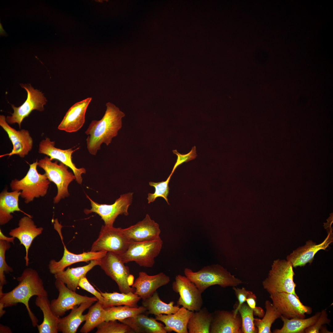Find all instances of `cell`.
I'll list each match as a JSON object with an SVG mask.
<instances>
[{
    "label": "cell",
    "instance_id": "cell-36",
    "mask_svg": "<svg viewBox=\"0 0 333 333\" xmlns=\"http://www.w3.org/2000/svg\"><path fill=\"white\" fill-rule=\"evenodd\" d=\"M266 311L262 319H254V323L257 329L258 333H271L272 324L282 315L269 300L265 302Z\"/></svg>",
    "mask_w": 333,
    "mask_h": 333
},
{
    "label": "cell",
    "instance_id": "cell-24",
    "mask_svg": "<svg viewBox=\"0 0 333 333\" xmlns=\"http://www.w3.org/2000/svg\"><path fill=\"white\" fill-rule=\"evenodd\" d=\"M193 312L182 306L175 313L161 314L155 316V319L165 324L164 328L167 333L173 331L177 333H188L187 323Z\"/></svg>",
    "mask_w": 333,
    "mask_h": 333
},
{
    "label": "cell",
    "instance_id": "cell-6",
    "mask_svg": "<svg viewBox=\"0 0 333 333\" xmlns=\"http://www.w3.org/2000/svg\"><path fill=\"white\" fill-rule=\"evenodd\" d=\"M38 166L44 171L49 181L57 186V193L53 198V203L57 204L62 199L68 197V186L75 179L74 173L68 170L69 167L61 162L58 164L57 160L52 162L47 156L38 161Z\"/></svg>",
    "mask_w": 333,
    "mask_h": 333
},
{
    "label": "cell",
    "instance_id": "cell-42",
    "mask_svg": "<svg viewBox=\"0 0 333 333\" xmlns=\"http://www.w3.org/2000/svg\"><path fill=\"white\" fill-rule=\"evenodd\" d=\"M78 286L93 295L101 303L103 304L105 302V298L102 295L100 292L97 290L90 284L86 277L82 278L79 282Z\"/></svg>",
    "mask_w": 333,
    "mask_h": 333
},
{
    "label": "cell",
    "instance_id": "cell-28",
    "mask_svg": "<svg viewBox=\"0 0 333 333\" xmlns=\"http://www.w3.org/2000/svg\"><path fill=\"white\" fill-rule=\"evenodd\" d=\"M21 191L18 190L7 191L6 189L0 194V224L4 225L13 218L11 214L15 211H20L27 216L32 217L21 210L18 206L19 197Z\"/></svg>",
    "mask_w": 333,
    "mask_h": 333
},
{
    "label": "cell",
    "instance_id": "cell-15",
    "mask_svg": "<svg viewBox=\"0 0 333 333\" xmlns=\"http://www.w3.org/2000/svg\"><path fill=\"white\" fill-rule=\"evenodd\" d=\"M55 145L54 141H51L49 138L46 137L40 142L38 152L49 156L52 161L54 159L59 161L70 168L75 176L76 181L81 184L82 181L81 175L86 173V170L83 167L77 168L72 161V153L79 148L74 150L72 148L64 150L57 148Z\"/></svg>",
    "mask_w": 333,
    "mask_h": 333
},
{
    "label": "cell",
    "instance_id": "cell-14",
    "mask_svg": "<svg viewBox=\"0 0 333 333\" xmlns=\"http://www.w3.org/2000/svg\"><path fill=\"white\" fill-rule=\"evenodd\" d=\"M272 303L282 316L289 319H304L306 314H310L312 308L304 305L298 297L286 292L277 293L270 294Z\"/></svg>",
    "mask_w": 333,
    "mask_h": 333
},
{
    "label": "cell",
    "instance_id": "cell-20",
    "mask_svg": "<svg viewBox=\"0 0 333 333\" xmlns=\"http://www.w3.org/2000/svg\"><path fill=\"white\" fill-rule=\"evenodd\" d=\"M170 281V277L163 272L150 275L145 272L141 271L131 286L135 289L134 293L143 301L152 295L158 288L169 283Z\"/></svg>",
    "mask_w": 333,
    "mask_h": 333
},
{
    "label": "cell",
    "instance_id": "cell-3",
    "mask_svg": "<svg viewBox=\"0 0 333 333\" xmlns=\"http://www.w3.org/2000/svg\"><path fill=\"white\" fill-rule=\"evenodd\" d=\"M184 273L202 293L212 286L218 285L226 288L236 286L243 283L226 269L217 264L204 266L197 272L186 268Z\"/></svg>",
    "mask_w": 333,
    "mask_h": 333
},
{
    "label": "cell",
    "instance_id": "cell-33",
    "mask_svg": "<svg viewBox=\"0 0 333 333\" xmlns=\"http://www.w3.org/2000/svg\"><path fill=\"white\" fill-rule=\"evenodd\" d=\"M100 292L105 298V302L103 304L104 308L121 305L137 307H138V303L141 299L140 297L132 292L127 294L115 292L108 293L100 291Z\"/></svg>",
    "mask_w": 333,
    "mask_h": 333
},
{
    "label": "cell",
    "instance_id": "cell-16",
    "mask_svg": "<svg viewBox=\"0 0 333 333\" xmlns=\"http://www.w3.org/2000/svg\"><path fill=\"white\" fill-rule=\"evenodd\" d=\"M121 230L130 243L153 240L160 237L158 224L151 219L148 214L142 220L127 228H121Z\"/></svg>",
    "mask_w": 333,
    "mask_h": 333
},
{
    "label": "cell",
    "instance_id": "cell-44",
    "mask_svg": "<svg viewBox=\"0 0 333 333\" xmlns=\"http://www.w3.org/2000/svg\"><path fill=\"white\" fill-rule=\"evenodd\" d=\"M232 289L234 291L238 301V304L237 306L233 310L235 313L237 314L238 313V310L240 306L246 302L249 291L246 290L244 287L240 288L236 286H234L232 287Z\"/></svg>",
    "mask_w": 333,
    "mask_h": 333
},
{
    "label": "cell",
    "instance_id": "cell-49",
    "mask_svg": "<svg viewBox=\"0 0 333 333\" xmlns=\"http://www.w3.org/2000/svg\"><path fill=\"white\" fill-rule=\"evenodd\" d=\"M0 37L2 36H7L8 35L3 28L2 23H0Z\"/></svg>",
    "mask_w": 333,
    "mask_h": 333
},
{
    "label": "cell",
    "instance_id": "cell-1",
    "mask_svg": "<svg viewBox=\"0 0 333 333\" xmlns=\"http://www.w3.org/2000/svg\"><path fill=\"white\" fill-rule=\"evenodd\" d=\"M17 280L18 284L11 291L4 293L3 286L0 285V305L5 307L23 304L26 307L33 327L38 324V320L30 308L29 302L33 296H48L43 283L38 272L32 268L24 269Z\"/></svg>",
    "mask_w": 333,
    "mask_h": 333
},
{
    "label": "cell",
    "instance_id": "cell-18",
    "mask_svg": "<svg viewBox=\"0 0 333 333\" xmlns=\"http://www.w3.org/2000/svg\"><path fill=\"white\" fill-rule=\"evenodd\" d=\"M333 241L332 230L331 229L329 231L327 236L322 242L316 244L312 240H309L305 245L298 248L288 255L286 260L294 267L304 266L307 263L311 264L316 253L320 250H325Z\"/></svg>",
    "mask_w": 333,
    "mask_h": 333
},
{
    "label": "cell",
    "instance_id": "cell-30",
    "mask_svg": "<svg viewBox=\"0 0 333 333\" xmlns=\"http://www.w3.org/2000/svg\"><path fill=\"white\" fill-rule=\"evenodd\" d=\"M321 312H317L313 316L306 319L294 318L289 319L281 316L283 325L280 329H274L273 333H303L305 330L313 325L317 321Z\"/></svg>",
    "mask_w": 333,
    "mask_h": 333
},
{
    "label": "cell",
    "instance_id": "cell-27",
    "mask_svg": "<svg viewBox=\"0 0 333 333\" xmlns=\"http://www.w3.org/2000/svg\"><path fill=\"white\" fill-rule=\"evenodd\" d=\"M99 259L91 261L88 265L81 267L70 268L55 274L56 279L63 282L70 289L76 291L80 280L86 277L87 273L95 266L99 265Z\"/></svg>",
    "mask_w": 333,
    "mask_h": 333
},
{
    "label": "cell",
    "instance_id": "cell-21",
    "mask_svg": "<svg viewBox=\"0 0 333 333\" xmlns=\"http://www.w3.org/2000/svg\"><path fill=\"white\" fill-rule=\"evenodd\" d=\"M32 218L27 215L23 217L18 221V227L11 229L9 233L11 236L18 238L20 244L24 246L26 253L24 259L27 266L29 264V249L34 239L43 230L42 227H37Z\"/></svg>",
    "mask_w": 333,
    "mask_h": 333
},
{
    "label": "cell",
    "instance_id": "cell-13",
    "mask_svg": "<svg viewBox=\"0 0 333 333\" xmlns=\"http://www.w3.org/2000/svg\"><path fill=\"white\" fill-rule=\"evenodd\" d=\"M55 284L59 292V295L57 298L51 300L50 306L54 314L59 318L63 316L66 312L76 305L85 302L98 301L95 296L90 297L77 294L68 288L59 280L56 279Z\"/></svg>",
    "mask_w": 333,
    "mask_h": 333
},
{
    "label": "cell",
    "instance_id": "cell-9",
    "mask_svg": "<svg viewBox=\"0 0 333 333\" xmlns=\"http://www.w3.org/2000/svg\"><path fill=\"white\" fill-rule=\"evenodd\" d=\"M121 229V228L102 225L97 238L92 244L91 251H106L117 255L124 253L130 243Z\"/></svg>",
    "mask_w": 333,
    "mask_h": 333
},
{
    "label": "cell",
    "instance_id": "cell-31",
    "mask_svg": "<svg viewBox=\"0 0 333 333\" xmlns=\"http://www.w3.org/2000/svg\"><path fill=\"white\" fill-rule=\"evenodd\" d=\"M174 302L171 301L166 303L160 298L157 291L149 298L142 301V306L146 310L147 314L155 316L161 314H170L176 313L179 309V306L174 305Z\"/></svg>",
    "mask_w": 333,
    "mask_h": 333
},
{
    "label": "cell",
    "instance_id": "cell-37",
    "mask_svg": "<svg viewBox=\"0 0 333 333\" xmlns=\"http://www.w3.org/2000/svg\"><path fill=\"white\" fill-rule=\"evenodd\" d=\"M238 311L241 319L242 333H257V329L254 323L253 310L244 302L240 306Z\"/></svg>",
    "mask_w": 333,
    "mask_h": 333
},
{
    "label": "cell",
    "instance_id": "cell-39",
    "mask_svg": "<svg viewBox=\"0 0 333 333\" xmlns=\"http://www.w3.org/2000/svg\"><path fill=\"white\" fill-rule=\"evenodd\" d=\"M172 175L171 174L165 181L157 183L149 182V185L154 188L155 191L153 193L148 194L147 199L148 204L153 202L158 197H162L164 199L167 204L169 205L167 198L169 190L168 184Z\"/></svg>",
    "mask_w": 333,
    "mask_h": 333
},
{
    "label": "cell",
    "instance_id": "cell-4",
    "mask_svg": "<svg viewBox=\"0 0 333 333\" xmlns=\"http://www.w3.org/2000/svg\"><path fill=\"white\" fill-rule=\"evenodd\" d=\"M295 275L291 264L287 260L278 259L273 261L267 277L262 282L263 288L269 294L286 292L298 296Z\"/></svg>",
    "mask_w": 333,
    "mask_h": 333
},
{
    "label": "cell",
    "instance_id": "cell-17",
    "mask_svg": "<svg viewBox=\"0 0 333 333\" xmlns=\"http://www.w3.org/2000/svg\"><path fill=\"white\" fill-rule=\"evenodd\" d=\"M0 125L7 133L13 146L10 153L1 155L0 157L16 154L24 158L27 155L32 149L33 143L29 131L23 129L17 130L12 128L7 122L5 116L2 115H0Z\"/></svg>",
    "mask_w": 333,
    "mask_h": 333
},
{
    "label": "cell",
    "instance_id": "cell-11",
    "mask_svg": "<svg viewBox=\"0 0 333 333\" xmlns=\"http://www.w3.org/2000/svg\"><path fill=\"white\" fill-rule=\"evenodd\" d=\"M172 284L173 290L179 294L177 305L192 311L199 310L203 304L202 293L185 276L178 275Z\"/></svg>",
    "mask_w": 333,
    "mask_h": 333
},
{
    "label": "cell",
    "instance_id": "cell-22",
    "mask_svg": "<svg viewBox=\"0 0 333 333\" xmlns=\"http://www.w3.org/2000/svg\"><path fill=\"white\" fill-rule=\"evenodd\" d=\"M92 98H87L72 105L67 112L58 129L68 133L79 130L85 121V114Z\"/></svg>",
    "mask_w": 333,
    "mask_h": 333
},
{
    "label": "cell",
    "instance_id": "cell-8",
    "mask_svg": "<svg viewBox=\"0 0 333 333\" xmlns=\"http://www.w3.org/2000/svg\"><path fill=\"white\" fill-rule=\"evenodd\" d=\"M118 255L110 252L99 259L101 268L105 274L117 283L121 293H134L135 289L130 287L133 283L134 277L130 273L129 267Z\"/></svg>",
    "mask_w": 333,
    "mask_h": 333
},
{
    "label": "cell",
    "instance_id": "cell-34",
    "mask_svg": "<svg viewBox=\"0 0 333 333\" xmlns=\"http://www.w3.org/2000/svg\"><path fill=\"white\" fill-rule=\"evenodd\" d=\"M105 321L110 320L119 321L130 317H134L146 312L143 306L132 307L127 306H119L105 308Z\"/></svg>",
    "mask_w": 333,
    "mask_h": 333
},
{
    "label": "cell",
    "instance_id": "cell-40",
    "mask_svg": "<svg viewBox=\"0 0 333 333\" xmlns=\"http://www.w3.org/2000/svg\"><path fill=\"white\" fill-rule=\"evenodd\" d=\"M10 242L0 240V285L3 286L6 283L5 273H8L13 271L6 261L5 253L11 247Z\"/></svg>",
    "mask_w": 333,
    "mask_h": 333
},
{
    "label": "cell",
    "instance_id": "cell-50",
    "mask_svg": "<svg viewBox=\"0 0 333 333\" xmlns=\"http://www.w3.org/2000/svg\"><path fill=\"white\" fill-rule=\"evenodd\" d=\"M319 333H331L333 332H330L329 331L327 328L326 325H323L321 327L320 329Z\"/></svg>",
    "mask_w": 333,
    "mask_h": 333
},
{
    "label": "cell",
    "instance_id": "cell-41",
    "mask_svg": "<svg viewBox=\"0 0 333 333\" xmlns=\"http://www.w3.org/2000/svg\"><path fill=\"white\" fill-rule=\"evenodd\" d=\"M331 322L328 318V314L325 310L321 312L320 314L315 323L313 325L306 328L304 331L305 333H319L320 329L323 325H329Z\"/></svg>",
    "mask_w": 333,
    "mask_h": 333
},
{
    "label": "cell",
    "instance_id": "cell-48",
    "mask_svg": "<svg viewBox=\"0 0 333 333\" xmlns=\"http://www.w3.org/2000/svg\"><path fill=\"white\" fill-rule=\"evenodd\" d=\"M0 333H12V332L11 329L9 327L4 326L2 324H0Z\"/></svg>",
    "mask_w": 333,
    "mask_h": 333
},
{
    "label": "cell",
    "instance_id": "cell-47",
    "mask_svg": "<svg viewBox=\"0 0 333 333\" xmlns=\"http://www.w3.org/2000/svg\"><path fill=\"white\" fill-rule=\"evenodd\" d=\"M15 238L11 236L10 237H8L5 236L2 233L1 229H0V240H5L10 242H12L14 244V240Z\"/></svg>",
    "mask_w": 333,
    "mask_h": 333
},
{
    "label": "cell",
    "instance_id": "cell-46",
    "mask_svg": "<svg viewBox=\"0 0 333 333\" xmlns=\"http://www.w3.org/2000/svg\"><path fill=\"white\" fill-rule=\"evenodd\" d=\"M253 311V314L260 318H262L265 314L263 309L260 307L256 306Z\"/></svg>",
    "mask_w": 333,
    "mask_h": 333
},
{
    "label": "cell",
    "instance_id": "cell-19",
    "mask_svg": "<svg viewBox=\"0 0 333 333\" xmlns=\"http://www.w3.org/2000/svg\"><path fill=\"white\" fill-rule=\"evenodd\" d=\"M210 333H242V321L239 313L234 310H216L212 313Z\"/></svg>",
    "mask_w": 333,
    "mask_h": 333
},
{
    "label": "cell",
    "instance_id": "cell-5",
    "mask_svg": "<svg viewBox=\"0 0 333 333\" xmlns=\"http://www.w3.org/2000/svg\"><path fill=\"white\" fill-rule=\"evenodd\" d=\"M38 161L30 165L27 175L23 179L11 181L10 187L12 191H21L20 197L28 204L35 198L43 197L47 194L50 181L45 173H39L37 169Z\"/></svg>",
    "mask_w": 333,
    "mask_h": 333
},
{
    "label": "cell",
    "instance_id": "cell-43",
    "mask_svg": "<svg viewBox=\"0 0 333 333\" xmlns=\"http://www.w3.org/2000/svg\"><path fill=\"white\" fill-rule=\"evenodd\" d=\"M173 153L177 156L176 162L175 164L171 173L173 174L176 168L180 164L185 162L195 159L197 156L195 146L192 148L191 151L188 154H182L178 153L176 150H173Z\"/></svg>",
    "mask_w": 333,
    "mask_h": 333
},
{
    "label": "cell",
    "instance_id": "cell-23",
    "mask_svg": "<svg viewBox=\"0 0 333 333\" xmlns=\"http://www.w3.org/2000/svg\"><path fill=\"white\" fill-rule=\"evenodd\" d=\"M61 238L64 246L63 255L58 261L54 259L51 260L48 265L50 273L54 274L64 270L65 268L75 263L101 259L107 253L106 251L96 252L90 251L80 254H75L68 250L63 243L62 238Z\"/></svg>",
    "mask_w": 333,
    "mask_h": 333
},
{
    "label": "cell",
    "instance_id": "cell-2",
    "mask_svg": "<svg viewBox=\"0 0 333 333\" xmlns=\"http://www.w3.org/2000/svg\"><path fill=\"white\" fill-rule=\"evenodd\" d=\"M106 109L101 119L92 120L85 134L87 148L91 154L96 155L104 143L108 146L112 138L116 136L122 127V119L125 114L114 104L106 103Z\"/></svg>",
    "mask_w": 333,
    "mask_h": 333
},
{
    "label": "cell",
    "instance_id": "cell-32",
    "mask_svg": "<svg viewBox=\"0 0 333 333\" xmlns=\"http://www.w3.org/2000/svg\"><path fill=\"white\" fill-rule=\"evenodd\" d=\"M212 313L205 307L198 311L193 312L187 325L189 333H209L212 319Z\"/></svg>",
    "mask_w": 333,
    "mask_h": 333
},
{
    "label": "cell",
    "instance_id": "cell-7",
    "mask_svg": "<svg viewBox=\"0 0 333 333\" xmlns=\"http://www.w3.org/2000/svg\"><path fill=\"white\" fill-rule=\"evenodd\" d=\"M162 245L160 237L153 240L132 242L124 253L118 256L124 263L134 261L140 266L151 267Z\"/></svg>",
    "mask_w": 333,
    "mask_h": 333
},
{
    "label": "cell",
    "instance_id": "cell-38",
    "mask_svg": "<svg viewBox=\"0 0 333 333\" xmlns=\"http://www.w3.org/2000/svg\"><path fill=\"white\" fill-rule=\"evenodd\" d=\"M96 333H132L134 331L128 325L116 320L105 321L97 327Z\"/></svg>",
    "mask_w": 333,
    "mask_h": 333
},
{
    "label": "cell",
    "instance_id": "cell-12",
    "mask_svg": "<svg viewBox=\"0 0 333 333\" xmlns=\"http://www.w3.org/2000/svg\"><path fill=\"white\" fill-rule=\"evenodd\" d=\"M20 85L27 92V99L18 107H16L14 105H11L14 112L11 113V116H7L6 117V120L8 124L17 123L20 129L23 120L28 117L32 111L34 110L40 111H43L44 106L47 101L41 92L35 89L30 84H21Z\"/></svg>",
    "mask_w": 333,
    "mask_h": 333
},
{
    "label": "cell",
    "instance_id": "cell-45",
    "mask_svg": "<svg viewBox=\"0 0 333 333\" xmlns=\"http://www.w3.org/2000/svg\"><path fill=\"white\" fill-rule=\"evenodd\" d=\"M257 298L253 292L249 291V294L246 299V302L249 306L253 310L256 307V303Z\"/></svg>",
    "mask_w": 333,
    "mask_h": 333
},
{
    "label": "cell",
    "instance_id": "cell-26",
    "mask_svg": "<svg viewBox=\"0 0 333 333\" xmlns=\"http://www.w3.org/2000/svg\"><path fill=\"white\" fill-rule=\"evenodd\" d=\"M130 327L134 333H166L164 326L154 318L142 314L119 321Z\"/></svg>",
    "mask_w": 333,
    "mask_h": 333
},
{
    "label": "cell",
    "instance_id": "cell-35",
    "mask_svg": "<svg viewBox=\"0 0 333 333\" xmlns=\"http://www.w3.org/2000/svg\"><path fill=\"white\" fill-rule=\"evenodd\" d=\"M85 322L80 331L82 333H88L102 322L105 321V310L102 304L98 301L89 308Z\"/></svg>",
    "mask_w": 333,
    "mask_h": 333
},
{
    "label": "cell",
    "instance_id": "cell-25",
    "mask_svg": "<svg viewBox=\"0 0 333 333\" xmlns=\"http://www.w3.org/2000/svg\"><path fill=\"white\" fill-rule=\"evenodd\" d=\"M95 302L90 301L75 306L70 313L66 316L59 318L58 325V331L62 333H76L80 324L85 321L87 314L83 312L89 308Z\"/></svg>",
    "mask_w": 333,
    "mask_h": 333
},
{
    "label": "cell",
    "instance_id": "cell-10",
    "mask_svg": "<svg viewBox=\"0 0 333 333\" xmlns=\"http://www.w3.org/2000/svg\"><path fill=\"white\" fill-rule=\"evenodd\" d=\"M133 192H129L120 195L112 204H99L92 200L88 195L86 197L90 200L91 209H85L84 213L88 214L92 212L98 214L105 223V225L113 226L116 219L119 215H129L128 209L131 204L133 197Z\"/></svg>",
    "mask_w": 333,
    "mask_h": 333
},
{
    "label": "cell",
    "instance_id": "cell-29",
    "mask_svg": "<svg viewBox=\"0 0 333 333\" xmlns=\"http://www.w3.org/2000/svg\"><path fill=\"white\" fill-rule=\"evenodd\" d=\"M50 303L48 296H37L35 303L39 307L43 314V319L40 324L37 325L39 333H57L59 318L52 312L50 306Z\"/></svg>",
    "mask_w": 333,
    "mask_h": 333
}]
</instances>
